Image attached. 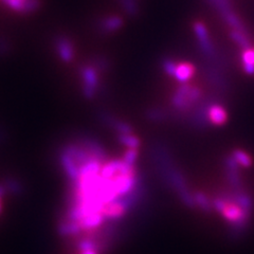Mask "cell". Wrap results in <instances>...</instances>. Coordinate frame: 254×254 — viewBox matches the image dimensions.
Masks as SVG:
<instances>
[{
    "label": "cell",
    "instance_id": "484cf974",
    "mask_svg": "<svg viewBox=\"0 0 254 254\" xmlns=\"http://www.w3.org/2000/svg\"><path fill=\"white\" fill-rule=\"evenodd\" d=\"M76 246H77V249L81 252L88 251V250H95L99 252V247H98L97 242H95L92 237H90L88 235L82 238V240H79Z\"/></svg>",
    "mask_w": 254,
    "mask_h": 254
},
{
    "label": "cell",
    "instance_id": "5bb4252c",
    "mask_svg": "<svg viewBox=\"0 0 254 254\" xmlns=\"http://www.w3.org/2000/svg\"><path fill=\"white\" fill-rule=\"evenodd\" d=\"M123 26V19L119 16H109L104 19H102L100 22V29L103 33H111V32L118 31Z\"/></svg>",
    "mask_w": 254,
    "mask_h": 254
},
{
    "label": "cell",
    "instance_id": "44dd1931",
    "mask_svg": "<svg viewBox=\"0 0 254 254\" xmlns=\"http://www.w3.org/2000/svg\"><path fill=\"white\" fill-rule=\"evenodd\" d=\"M230 37H231L232 41L240 46L243 50H247L251 48V42L249 39L248 33H245V32H241L237 30H231L230 31Z\"/></svg>",
    "mask_w": 254,
    "mask_h": 254
},
{
    "label": "cell",
    "instance_id": "8fae6325",
    "mask_svg": "<svg viewBox=\"0 0 254 254\" xmlns=\"http://www.w3.org/2000/svg\"><path fill=\"white\" fill-rule=\"evenodd\" d=\"M60 160H61V164L63 166V169H64V171H65L68 178L72 182L76 181L79 177V173H78V166L73 161V159L69 157L66 153H64L63 150H61Z\"/></svg>",
    "mask_w": 254,
    "mask_h": 254
},
{
    "label": "cell",
    "instance_id": "5b68a950",
    "mask_svg": "<svg viewBox=\"0 0 254 254\" xmlns=\"http://www.w3.org/2000/svg\"><path fill=\"white\" fill-rule=\"evenodd\" d=\"M225 172L226 177L230 185V188L234 190L244 189L243 179L241 176L240 170H238V164L233 156H227L225 158Z\"/></svg>",
    "mask_w": 254,
    "mask_h": 254
},
{
    "label": "cell",
    "instance_id": "603a6c76",
    "mask_svg": "<svg viewBox=\"0 0 254 254\" xmlns=\"http://www.w3.org/2000/svg\"><path fill=\"white\" fill-rule=\"evenodd\" d=\"M242 61H243V67L245 72L253 75L254 74V49L250 48V49L244 50L242 54Z\"/></svg>",
    "mask_w": 254,
    "mask_h": 254
},
{
    "label": "cell",
    "instance_id": "8992f818",
    "mask_svg": "<svg viewBox=\"0 0 254 254\" xmlns=\"http://www.w3.org/2000/svg\"><path fill=\"white\" fill-rule=\"evenodd\" d=\"M77 144L84 147L86 150H88V152L101 163L107 161L108 156L106 149L103 147L100 142L94 140L93 138L81 137L77 140Z\"/></svg>",
    "mask_w": 254,
    "mask_h": 254
},
{
    "label": "cell",
    "instance_id": "2e32d148",
    "mask_svg": "<svg viewBox=\"0 0 254 254\" xmlns=\"http://www.w3.org/2000/svg\"><path fill=\"white\" fill-rule=\"evenodd\" d=\"M209 119L211 124L222 125L227 122L228 115L225 108L220 104L213 105L209 111Z\"/></svg>",
    "mask_w": 254,
    "mask_h": 254
},
{
    "label": "cell",
    "instance_id": "ac0fdd59",
    "mask_svg": "<svg viewBox=\"0 0 254 254\" xmlns=\"http://www.w3.org/2000/svg\"><path fill=\"white\" fill-rule=\"evenodd\" d=\"M101 170H102V163L98 160H92V161L87 162L81 166H78L79 177L93 176V175H98L101 173Z\"/></svg>",
    "mask_w": 254,
    "mask_h": 254
},
{
    "label": "cell",
    "instance_id": "7a4b0ae2",
    "mask_svg": "<svg viewBox=\"0 0 254 254\" xmlns=\"http://www.w3.org/2000/svg\"><path fill=\"white\" fill-rule=\"evenodd\" d=\"M202 72L206 82L212 87L213 91L221 95L229 92V81L225 75V70L206 60H202Z\"/></svg>",
    "mask_w": 254,
    "mask_h": 254
},
{
    "label": "cell",
    "instance_id": "83f0119b",
    "mask_svg": "<svg viewBox=\"0 0 254 254\" xmlns=\"http://www.w3.org/2000/svg\"><path fill=\"white\" fill-rule=\"evenodd\" d=\"M232 156L238 164L245 166V168H249V166L252 165L251 157L247 153H245L242 149H235Z\"/></svg>",
    "mask_w": 254,
    "mask_h": 254
},
{
    "label": "cell",
    "instance_id": "277c9868",
    "mask_svg": "<svg viewBox=\"0 0 254 254\" xmlns=\"http://www.w3.org/2000/svg\"><path fill=\"white\" fill-rule=\"evenodd\" d=\"M79 75L83 81L82 92L87 100H92L100 87L98 72L93 67L87 65L79 69Z\"/></svg>",
    "mask_w": 254,
    "mask_h": 254
},
{
    "label": "cell",
    "instance_id": "ffe728a7",
    "mask_svg": "<svg viewBox=\"0 0 254 254\" xmlns=\"http://www.w3.org/2000/svg\"><path fill=\"white\" fill-rule=\"evenodd\" d=\"M120 164H121V160L108 161L105 165L102 166L100 175L103 178L113 179L119 174V171H120Z\"/></svg>",
    "mask_w": 254,
    "mask_h": 254
},
{
    "label": "cell",
    "instance_id": "6da1fadb",
    "mask_svg": "<svg viewBox=\"0 0 254 254\" xmlns=\"http://www.w3.org/2000/svg\"><path fill=\"white\" fill-rule=\"evenodd\" d=\"M222 100H224V95H221L215 91L204 95V97H202V99L189 111L186 118V121L190 126L194 127L196 129H206L211 125L209 119V111L211 107L215 104H220V102Z\"/></svg>",
    "mask_w": 254,
    "mask_h": 254
},
{
    "label": "cell",
    "instance_id": "836d02e7",
    "mask_svg": "<svg viewBox=\"0 0 254 254\" xmlns=\"http://www.w3.org/2000/svg\"><path fill=\"white\" fill-rule=\"evenodd\" d=\"M81 254H99V252L95 251V250H88V251L81 252Z\"/></svg>",
    "mask_w": 254,
    "mask_h": 254
},
{
    "label": "cell",
    "instance_id": "d4e9b609",
    "mask_svg": "<svg viewBox=\"0 0 254 254\" xmlns=\"http://www.w3.org/2000/svg\"><path fill=\"white\" fill-rule=\"evenodd\" d=\"M123 11L130 16L136 17L139 14V0H119Z\"/></svg>",
    "mask_w": 254,
    "mask_h": 254
},
{
    "label": "cell",
    "instance_id": "4316f807",
    "mask_svg": "<svg viewBox=\"0 0 254 254\" xmlns=\"http://www.w3.org/2000/svg\"><path fill=\"white\" fill-rule=\"evenodd\" d=\"M118 140L121 144L128 148L137 149L140 146V140L137 137H134L133 134H118Z\"/></svg>",
    "mask_w": 254,
    "mask_h": 254
},
{
    "label": "cell",
    "instance_id": "f1b7e54d",
    "mask_svg": "<svg viewBox=\"0 0 254 254\" xmlns=\"http://www.w3.org/2000/svg\"><path fill=\"white\" fill-rule=\"evenodd\" d=\"M219 14L232 10V3L230 0H206Z\"/></svg>",
    "mask_w": 254,
    "mask_h": 254
},
{
    "label": "cell",
    "instance_id": "e0dca14e",
    "mask_svg": "<svg viewBox=\"0 0 254 254\" xmlns=\"http://www.w3.org/2000/svg\"><path fill=\"white\" fill-rule=\"evenodd\" d=\"M194 73H195V67L192 65V64L182 63L178 65L176 73H175L174 77H176L177 81L181 83H186L193 76Z\"/></svg>",
    "mask_w": 254,
    "mask_h": 254
},
{
    "label": "cell",
    "instance_id": "1f68e13d",
    "mask_svg": "<svg viewBox=\"0 0 254 254\" xmlns=\"http://www.w3.org/2000/svg\"><path fill=\"white\" fill-rule=\"evenodd\" d=\"M137 157H138V152L137 149H133V148H128V150L125 153L124 158H123V161L127 164L132 165L134 166V163H136L137 160Z\"/></svg>",
    "mask_w": 254,
    "mask_h": 254
},
{
    "label": "cell",
    "instance_id": "f546056e",
    "mask_svg": "<svg viewBox=\"0 0 254 254\" xmlns=\"http://www.w3.org/2000/svg\"><path fill=\"white\" fill-rule=\"evenodd\" d=\"M111 129H114L118 134H132L133 132L131 125H129L126 122L118 120V119L114 123L113 127H111Z\"/></svg>",
    "mask_w": 254,
    "mask_h": 254
},
{
    "label": "cell",
    "instance_id": "52a82bcc",
    "mask_svg": "<svg viewBox=\"0 0 254 254\" xmlns=\"http://www.w3.org/2000/svg\"><path fill=\"white\" fill-rule=\"evenodd\" d=\"M54 44L59 57L63 62L69 63L74 59V45L68 36L59 35L55 38Z\"/></svg>",
    "mask_w": 254,
    "mask_h": 254
},
{
    "label": "cell",
    "instance_id": "ba28073f",
    "mask_svg": "<svg viewBox=\"0 0 254 254\" xmlns=\"http://www.w3.org/2000/svg\"><path fill=\"white\" fill-rule=\"evenodd\" d=\"M62 150L64 153H66L69 157L72 158L77 166H81L92 160H97L88 150H86L84 147L78 145L77 143L76 144H68L66 146H64Z\"/></svg>",
    "mask_w": 254,
    "mask_h": 254
},
{
    "label": "cell",
    "instance_id": "d6986e66",
    "mask_svg": "<svg viewBox=\"0 0 254 254\" xmlns=\"http://www.w3.org/2000/svg\"><path fill=\"white\" fill-rule=\"evenodd\" d=\"M145 118L146 120L153 123H161L165 122L166 120L170 119L169 115V110L165 109H160V108H152L148 109L145 113Z\"/></svg>",
    "mask_w": 254,
    "mask_h": 254
},
{
    "label": "cell",
    "instance_id": "7c38bea8",
    "mask_svg": "<svg viewBox=\"0 0 254 254\" xmlns=\"http://www.w3.org/2000/svg\"><path fill=\"white\" fill-rule=\"evenodd\" d=\"M126 212V209L117 199L106 204L103 209V214H104L106 221H117L121 219Z\"/></svg>",
    "mask_w": 254,
    "mask_h": 254
},
{
    "label": "cell",
    "instance_id": "9a60e30c",
    "mask_svg": "<svg viewBox=\"0 0 254 254\" xmlns=\"http://www.w3.org/2000/svg\"><path fill=\"white\" fill-rule=\"evenodd\" d=\"M220 15H221L222 19L225 20V22L227 23L228 26L232 28V30H237V31H241V32H245V33H247V30H246L244 22L236 15V13L233 11V9L229 10V11L222 13Z\"/></svg>",
    "mask_w": 254,
    "mask_h": 254
},
{
    "label": "cell",
    "instance_id": "7402d4cb",
    "mask_svg": "<svg viewBox=\"0 0 254 254\" xmlns=\"http://www.w3.org/2000/svg\"><path fill=\"white\" fill-rule=\"evenodd\" d=\"M194 200L196 206H198L201 211L204 213H211L213 210L212 201L209 199V197L202 192H196L194 193Z\"/></svg>",
    "mask_w": 254,
    "mask_h": 254
},
{
    "label": "cell",
    "instance_id": "3957f363",
    "mask_svg": "<svg viewBox=\"0 0 254 254\" xmlns=\"http://www.w3.org/2000/svg\"><path fill=\"white\" fill-rule=\"evenodd\" d=\"M150 157L155 164V168L158 171L160 177L163 179L173 166H175L174 158L170 152L169 146L162 142H155L150 147Z\"/></svg>",
    "mask_w": 254,
    "mask_h": 254
},
{
    "label": "cell",
    "instance_id": "d6a6232c",
    "mask_svg": "<svg viewBox=\"0 0 254 254\" xmlns=\"http://www.w3.org/2000/svg\"><path fill=\"white\" fill-rule=\"evenodd\" d=\"M212 204H213V210L214 211L221 213L222 210L225 209V206L227 205V202L224 199H222V198L217 196L212 200Z\"/></svg>",
    "mask_w": 254,
    "mask_h": 254
},
{
    "label": "cell",
    "instance_id": "4dcf8cb0",
    "mask_svg": "<svg viewBox=\"0 0 254 254\" xmlns=\"http://www.w3.org/2000/svg\"><path fill=\"white\" fill-rule=\"evenodd\" d=\"M177 67H178L177 63L172 59L166 58V59L162 60V68L166 72V74H169L170 76H175Z\"/></svg>",
    "mask_w": 254,
    "mask_h": 254
},
{
    "label": "cell",
    "instance_id": "30bf717a",
    "mask_svg": "<svg viewBox=\"0 0 254 254\" xmlns=\"http://www.w3.org/2000/svg\"><path fill=\"white\" fill-rule=\"evenodd\" d=\"M79 225H81L83 231H92V230L99 229L106 222V218L104 214L102 212H97L90 214V215L84 217L82 220H79Z\"/></svg>",
    "mask_w": 254,
    "mask_h": 254
},
{
    "label": "cell",
    "instance_id": "4fadbf2b",
    "mask_svg": "<svg viewBox=\"0 0 254 254\" xmlns=\"http://www.w3.org/2000/svg\"><path fill=\"white\" fill-rule=\"evenodd\" d=\"M58 231L62 237H67V236L78 235L83 231V229H82L81 225H79L78 221L65 219V220H62L60 222Z\"/></svg>",
    "mask_w": 254,
    "mask_h": 254
},
{
    "label": "cell",
    "instance_id": "9c48e42d",
    "mask_svg": "<svg viewBox=\"0 0 254 254\" xmlns=\"http://www.w3.org/2000/svg\"><path fill=\"white\" fill-rule=\"evenodd\" d=\"M138 174V173H137ZM136 175H120L118 174L116 177H114V181L117 189V193L120 196H123L127 193H129L130 190L134 188L136 185Z\"/></svg>",
    "mask_w": 254,
    "mask_h": 254
},
{
    "label": "cell",
    "instance_id": "cb8c5ba5",
    "mask_svg": "<svg viewBox=\"0 0 254 254\" xmlns=\"http://www.w3.org/2000/svg\"><path fill=\"white\" fill-rule=\"evenodd\" d=\"M89 65L97 70V72H100V73H104L110 70L109 60L102 57V55H94V57L91 59Z\"/></svg>",
    "mask_w": 254,
    "mask_h": 254
}]
</instances>
